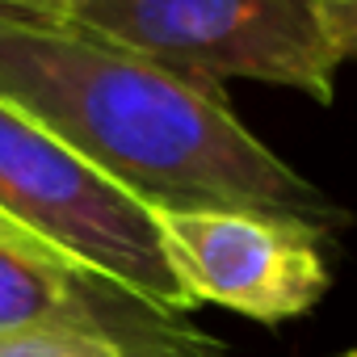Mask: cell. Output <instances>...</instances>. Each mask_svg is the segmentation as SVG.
I'll return each instance as SVG.
<instances>
[{
  "label": "cell",
  "instance_id": "obj_1",
  "mask_svg": "<svg viewBox=\"0 0 357 357\" xmlns=\"http://www.w3.org/2000/svg\"><path fill=\"white\" fill-rule=\"evenodd\" d=\"M0 97L147 211H257L332 236L344 206L194 84L51 0H0Z\"/></svg>",
  "mask_w": 357,
  "mask_h": 357
},
{
  "label": "cell",
  "instance_id": "obj_2",
  "mask_svg": "<svg viewBox=\"0 0 357 357\" xmlns=\"http://www.w3.org/2000/svg\"><path fill=\"white\" fill-rule=\"evenodd\" d=\"M84 30L206 89L261 80L336 97V55L319 30L315 0H68L59 5Z\"/></svg>",
  "mask_w": 357,
  "mask_h": 357
},
{
  "label": "cell",
  "instance_id": "obj_3",
  "mask_svg": "<svg viewBox=\"0 0 357 357\" xmlns=\"http://www.w3.org/2000/svg\"><path fill=\"white\" fill-rule=\"evenodd\" d=\"M0 215L68 261L122 282L164 311H194L164 261L151 211L105 181L5 97H0Z\"/></svg>",
  "mask_w": 357,
  "mask_h": 357
},
{
  "label": "cell",
  "instance_id": "obj_4",
  "mask_svg": "<svg viewBox=\"0 0 357 357\" xmlns=\"http://www.w3.org/2000/svg\"><path fill=\"white\" fill-rule=\"evenodd\" d=\"M164 261L194 307L215 303L257 324L307 315L332 286L324 231L257 211H151Z\"/></svg>",
  "mask_w": 357,
  "mask_h": 357
},
{
  "label": "cell",
  "instance_id": "obj_5",
  "mask_svg": "<svg viewBox=\"0 0 357 357\" xmlns=\"http://www.w3.org/2000/svg\"><path fill=\"white\" fill-rule=\"evenodd\" d=\"M0 340H80L122 357H236L181 311L72 261L0 244Z\"/></svg>",
  "mask_w": 357,
  "mask_h": 357
},
{
  "label": "cell",
  "instance_id": "obj_6",
  "mask_svg": "<svg viewBox=\"0 0 357 357\" xmlns=\"http://www.w3.org/2000/svg\"><path fill=\"white\" fill-rule=\"evenodd\" d=\"M315 13L336 63H357V0H315Z\"/></svg>",
  "mask_w": 357,
  "mask_h": 357
},
{
  "label": "cell",
  "instance_id": "obj_7",
  "mask_svg": "<svg viewBox=\"0 0 357 357\" xmlns=\"http://www.w3.org/2000/svg\"><path fill=\"white\" fill-rule=\"evenodd\" d=\"M0 357H122V353L80 340H0Z\"/></svg>",
  "mask_w": 357,
  "mask_h": 357
},
{
  "label": "cell",
  "instance_id": "obj_8",
  "mask_svg": "<svg viewBox=\"0 0 357 357\" xmlns=\"http://www.w3.org/2000/svg\"><path fill=\"white\" fill-rule=\"evenodd\" d=\"M0 244H5V248H13V252H30V257H43V261H68L63 252H55L51 244H43L38 236H30L26 227H17L13 219H5V215H0ZM76 265V261H72Z\"/></svg>",
  "mask_w": 357,
  "mask_h": 357
},
{
  "label": "cell",
  "instance_id": "obj_9",
  "mask_svg": "<svg viewBox=\"0 0 357 357\" xmlns=\"http://www.w3.org/2000/svg\"><path fill=\"white\" fill-rule=\"evenodd\" d=\"M340 357H357V349H349V353H340Z\"/></svg>",
  "mask_w": 357,
  "mask_h": 357
},
{
  "label": "cell",
  "instance_id": "obj_10",
  "mask_svg": "<svg viewBox=\"0 0 357 357\" xmlns=\"http://www.w3.org/2000/svg\"><path fill=\"white\" fill-rule=\"evenodd\" d=\"M51 5H68V0H51Z\"/></svg>",
  "mask_w": 357,
  "mask_h": 357
}]
</instances>
